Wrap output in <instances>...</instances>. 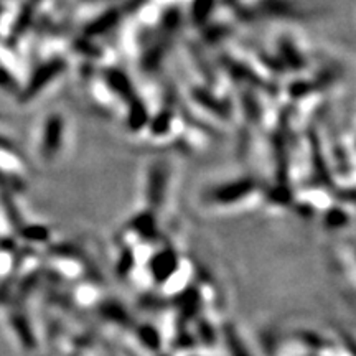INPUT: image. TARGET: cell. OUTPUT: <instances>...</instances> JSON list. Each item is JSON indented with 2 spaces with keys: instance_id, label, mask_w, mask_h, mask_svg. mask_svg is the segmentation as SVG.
<instances>
[{
  "instance_id": "6da1fadb",
  "label": "cell",
  "mask_w": 356,
  "mask_h": 356,
  "mask_svg": "<svg viewBox=\"0 0 356 356\" xmlns=\"http://www.w3.org/2000/svg\"><path fill=\"white\" fill-rule=\"evenodd\" d=\"M252 184H249V181H244V184H236V186H228V188H222L216 193V198L221 200V202H225V200H234L236 197H239V195L246 193V191L251 188Z\"/></svg>"
},
{
  "instance_id": "7a4b0ae2",
  "label": "cell",
  "mask_w": 356,
  "mask_h": 356,
  "mask_svg": "<svg viewBox=\"0 0 356 356\" xmlns=\"http://www.w3.org/2000/svg\"><path fill=\"white\" fill-rule=\"evenodd\" d=\"M60 121H51L50 126L47 129V149L55 150L58 147V140H60Z\"/></svg>"
}]
</instances>
